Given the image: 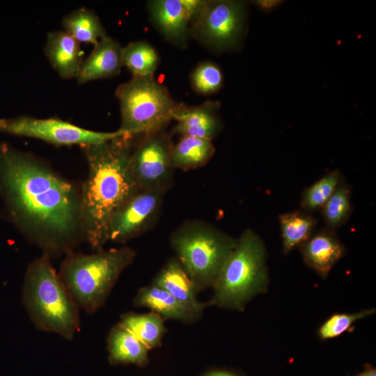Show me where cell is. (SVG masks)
<instances>
[{
    "mask_svg": "<svg viewBox=\"0 0 376 376\" xmlns=\"http://www.w3.org/2000/svg\"><path fill=\"white\" fill-rule=\"evenodd\" d=\"M0 197L8 219L43 253L67 255L82 239L81 191L42 160L3 141Z\"/></svg>",
    "mask_w": 376,
    "mask_h": 376,
    "instance_id": "1",
    "label": "cell"
},
{
    "mask_svg": "<svg viewBox=\"0 0 376 376\" xmlns=\"http://www.w3.org/2000/svg\"><path fill=\"white\" fill-rule=\"evenodd\" d=\"M133 137L123 134L81 146L88 168L81 191V231L82 239L95 250H101L109 242L113 213L138 191L129 170Z\"/></svg>",
    "mask_w": 376,
    "mask_h": 376,
    "instance_id": "2",
    "label": "cell"
},
{
    "mask_svg": "<svg viewBox=\"0 0 376 376\" xmlns=\"http://www.w3.org/2000/svg\"><path fill=\"white\" fill-rule=\"evenodd\" d=\"M46 253L28 266L22 301L39 330L72 340L80 327L79 307L69 294Z\"/></svg>",
    "mask_w": 376,
    "mask_h": 376,
    "instance_id": "3",
    "label": "cell"
},
{
    "mask_svg": "<svg viewBox=\"0 0 376 376\" xmlns=\"http://www.w3.org/2000/svg\"><path fill=\"white\" fill-rule=\"evenodd\" d=\"M266 258L263 240L255 231L245 230L221 267L206 305L243 311L253 297L267 290Z\"/></svg>",
    "mask_w": 376,
    "mask_h": 376,
    "instance_id": "4",
    "label": "cell"
},
{
    "mask_svg": "<svg viewBox=\"0 0 376 376\" xmlns=\"http://www.w3.org/2000/svg\"><path fill=\"white\" fill-rule=\"evenodd\" d=\"M135 256L134 250L126 246L91 254L71 252L63 261L58 275L79 308L93 313L104 305Z\"/></svg>",
    "mask_w": 376,
    "mask_h": 376,
    "instance_id": "5",
    "label": "cell"
},
{
    "mask_svg": "<svg viewBox=\"0 0 376 376\" xmlns=\"http://www.w3.org/2000/svg\"><path fill=\"white\" fill-rule=\"evenodd\" d=\"M236 240L198 221L186 222L173 233L171 246L197 293L213 286Z\"/></svg>",
    "mask_w": 376,
    "mask_h": 376,
    "instance_id": "6",
    "label": "cell"
},
{
    "mask_svg": "<svg viewBox=\"0 0 376 376\" xmlns=\"http://www.w3.org/2000/svg\"><path fill=\"white\" fill-rule=\"evenodd\" d=\"M116 97L121 116L118 130L133 136L163 130L182 104L154 75L133 76L118 87Z\"/></svg>",
    "mask_w": 376,
    "mask_h": 376,
    "instance_id": "7",
    "label": "cell"
},
{
    "mask_svg": "<svg viewBox=\"0 0 376 376\" xmlns=\"http://www.w3.org/2000/svg\"><path fill=\"white\" fill-rule=\"evenodd\" d=\"M246 8L243 1L206 0L190 24L189 35L215 51L238 47L246 26Z\"/></svg>",
    "mask_w": 376,
    "mask_h": 376,
    "instance_id": "8",
    "label": "cell"
},
{
    "mask_svg": "<svg viewBox=\"0 0 376 376\" xmlns=\"http://www.w3.org/2000/svg\"><path fill=\"white\" fill-rule=\"evenodd\" d=\"M143 136L141 141L132 148L129 162L130 175L138 190L165 192L173 177V144L164 130Z\"/></svg>",
    "mask_w": 376,
    "mask_h": 376,
    "instance_id": "9",
    "label": "cell"
},
{
    "mask_svg": "<svg viewBox=\"0 0 376 376\" xmlns=\"http://www.w3.org/2000/svg\"><path fill=\"white\" fill-rule=\"evenodd\" d=\"M0 131L57 146H81L102 143L125 134L119 130L111 132L90 130L56 118H37L25 116L0 119Z\"/></svg>",
    "mask_w": 376,
    "mask_h": 376,
    "instance_id": "10",
    "label": "cell"
},
{
    "mask_svg": "<svg viewBox=\"0 0 376 376\" xmlns=\"http://www.w3.org/2000/svg\"><path fill=\"white\" fill-rule=\"evenodd\" d=\"M164 192L138 190L112 215L108 228V240L125 242L143 233L157 216Z\"/></svg>",
    "mask_w": 376,
    "mask_h": 376,
    "instance_id": "11",
    "label": "cell"
},
{
    "mask_svg": "<svg viewBox=\"0 0 376 376\" xmlns=\"http://www.w3.org/2000/svg\"><path fill=\"white\" fill-rule=\"evenodd\" d=\"M219 109L220 103L216 101L207 100L194 107H187L182 103L173 116L177 123L173 132L212 140L221 128Z\"/></svg>",
    "mask_w": 376,
    "mask_h": 376,
    "instance_id": "12",
    "label": "cell"
},
{
    "mask_svg": "<svg viewBox=\"0 0 376 376\" xmlns=\"http://www.w3.org/2000/svg\"><path fill=\"white\" fill-rule=\"evenodd\" d=\"M148 8L155 25L164 36L178 46L186 47L191 19L182 0L149 1Z\"/></svg>",
    "mask_w": 376,
    "mask_h": 376,
    "instance_id": "13",
    "label": "cell"
},
{
    "mask_svg": "<svg viewBox=\"0 0 376 376\" xmlns=\"http://www.w3.org/2000/svg\"><path fill=\"white\" fill-rule=\"evenodd\" d=\"M299 248L304 263L322 279L327 277L345 253V247L334 231L327 228L312 234Z\"/></svg>",
    "mask_w": 376,
    "mask_h": 376,
    "instance_id": "14",
    "label": "cell"
},
{
    "mask_svg": "<svg viewBox=\"0 0 376 376\" xmlns=\"http://www.w3.org/2000/svg\"><path fill=\"white\" fill-rule=\"evenodd\" d=\"M122 47L109 36L102 38L87 58L84 61L77 76L79 84L113 77L123 66Z\"/></svg>",
    "mask_w": 376,
    "mask_h": 376,
    "instance_id": "15",
    "label": "cell"
},
{
    "mask_svg": "<svg viewBox=\"0 0 376 376\" xmlns=\"http://www.w3.org/2000/svg\"><path fill=\"white\" fill-rule=\"evenodd\" d=\"M79 44L65 31L48 33L45 53L52 66L61 77H77L84 62Z\"/></svg>",
    "mask_w": 376,
    "mask_h": 376,
    "instance_id": "16",
    "label": "cell"
},
{
    "mask_svg": "<svg viewBox=\"0 0 376 376\" xmlns=\"http://www.w3.org/2000/svg\"><path fill=\"white\" fill-rule=\"evenodd\" d=\"M152 284L169 292L199 318L205 304L198 301L194 285L176 258L169 260L154 279Z\"/></svg>",
    "mask_w": 376,
    "mask_h": 376,
    "instance_id": "17",
    "label": "cell"
},
{
    "mask_svg": "<svg viewBox=\"0 0 376 376\" xmlns=\"http://www.w3.org/2000/svg\"><path fill=\"white\" fill-rule=\"evenodd\" d=\"M137 307H146L164 320L191 323L200 318L163 289L151 284L140 288L133 299Z\"/></svg>",
    "mask_w": 376,
    "mask_h": 376,
    "instance_id": "18",
    "label": "cell"
},
{
    "mask_svg": "<svg viewBox=\"0 0 376 376\" xmlns=\"http://www.w3.org/2000/svg\"><path fill=\"white\" fill-rule=\"evenodd\" d=\"M107 343L108 359L111 365L131 363L143 368L150 361L149 350L118 323L110 329Z\"/></svg>",
    "mask_w": 376,
    "mask_h": 376,
    "instance_id": "19",
    "label": "cell"
},
{
    "mask_svg": "<svg viewBox=\"0 0 376 376\" xmlns=\"http://www.w3.org/2000/svg\"><path fill=\"white\" fill-rule=\"evenodd\" d=\"M118 324L149 350L162 345L163 336L166 331L164 319L154 312L144 314L126 313L120 316Z\"/></svg>",
    "mask_w": 376,
    "mask_h": 376,
    "instance_id": "20",
    "label": "cell"
},
{
    "mask_svg": "<svg viewBox=\"0 0 376 376\" xmlns=\"http://www.w3.org/2000/svg\"><path fill=\"white\" fill-rule=\"evenodd\" d=\"M215 152L212 140L182 136L173 145L171 162L174 168L182 170L196 169L208 162Z\"/></svg>",
    "mask_w": 376,
    "mask_h": 376,
    "instance_id": "21",
    "label": "cell"
},
{
    "mask_svg": "<svg viewBox=\"0 0 376 376\" xmlns=\"http://www.w3.org/2000/svg\"><path fill=\"white\" fill-rule=\"evenodd\" d=\"M279 220L284 254L304 244L313 234L317 223L313 216L301 210L281 214Z\"/></svg>",
    "mask_w": 376,
    "mask_h": 376,
    "instance_id": "22",
    "label": "cell"
},
{
    "mask_svg": "<svg viewBox=\"0 0 376 376\" xmlns=\"http://www.w3.org/2000/svg\"><path fill=\"white\" fill-rule=\"evenodd\" d=\"M65 31L79 43L93 45L107 36L98 16L90 9L79 8L67 15L63 19Z\"/></svg>",
    "mask_w": 376,
    "mask_h": 376,
    "instance_id": "23",
    "label": "cell"
},
{
    "mask_svg": "<svg viewBox=\"0 0 376 376\" xmlns=\"http://www.w3.org/2000/svg\"><path fill=\"white\" fill-rule=\"evenodd\" d=\"M122 61L133 76L153 75L159 63L156 49L146 41L131 42L122 47Z\"/></svg>",
    "mask_w": 376,
    "mask_h": 376,
    "instance_id": "24",
    "label": "cell"
},
{
    "mask_svg": "<svg viewBox=\"0 0 376 376\" xmlns=\"http://www.w3.org/2000/svg\"><path fill=\"white\" fill-rule=\"evenodd\" d=\"M349 186L340 180L336 190L320 209L325 228L334 231L345 224L352 212Z\"/></svg>",
    "mask_w": 376,
    "mask_h": 376,
    "instance_id": "25",
    "label": "cell"
},
{
    "mask_svg": "<svg viewBox=\"0 0 376 376\" xmlns=\"http://www.w3.org/2000/svg\"><path fill=\"white\" fill-rule=\"evenodd\" d=\"M340 180V171L334 170L306 187L301 197V210L311 213L320 210L333 194Z\"/></svg>",
    "mask_w": 376,
    "mask_h": 376,
    "instance_id": "26",
    "label": "cell"
},
{
    "mask_svg": "<svg viewBox=\"0 0 376 376\" xmlns=\"http://www.w3.org/2000/svg\"><path fill=\"white\" fill-rule=\"evenodd\" d=\"M375 313V308L364 309L355 313H335L328 318L319 327L318 336L326 340L336 338L346 331H350L353 324Z\"/></svg>",
    "mask_w": 376,
    "mask_h": 376,
    "instance_id": "27",
    "label": "cell"
},
{
    "mask_svg": "<svg viewBox=\"0 0 376 376\" xmlns=\"http://www.w3.org/2000/svg\"><path fill=\"white\" fill-rule=\"evenodd\" d=\"M193 89L203 95L218 91L223 84V75L220 68L212 62L199 64L191 75Z\"/></svg>",
    "mask_w": 376,
    "mask_h": 376,
    "instance_id": "28",
    "label": "cell"
},
{
    "mask_svg": "<svg viewBox=\"0 0 376 376\" xmlns=\"http://www.w3.org/2000/svg\"><path fill=\"white\" fill-rule=\"evenodd\" d=\"M278 0H259L256 1L255 3L262 10L269 11L273 10L280 3Z\"/></svg>",
    "mask_w": 376,
    "mask_h": 376,
    "instance_id": "29",
    "label": "cell"
},
{
    "mask_svg": "<svg viewBox=\"0 0 376 376\" xmlns=\"http://www.w3.org/2000/svg\"><path fill=\"white\" fill-rule=\"evenodd\" d=\"M201 376H242L234 372L224 370H217L208 372L202 375Z\"/></svg>",
    "mask_w": 376,
    "mask_h": 376,
    "instance_id": "30",
    "label": "cell"
},
{
    "mask_svg": "<svg viewBox=\"0 0 376 376\" xmlns=\"http://www.w3.org/2000/svg\"><path fill=\"white\" fill-rule=\"evenodd\" d=\"M355 376H376V369L372 365L366 363L363 371Z\"/></svg>",
    "mask_w": 376,
    "mask_h": 376,
    "instance_id": "31",
    "label": "cell"
}]
</instances>
